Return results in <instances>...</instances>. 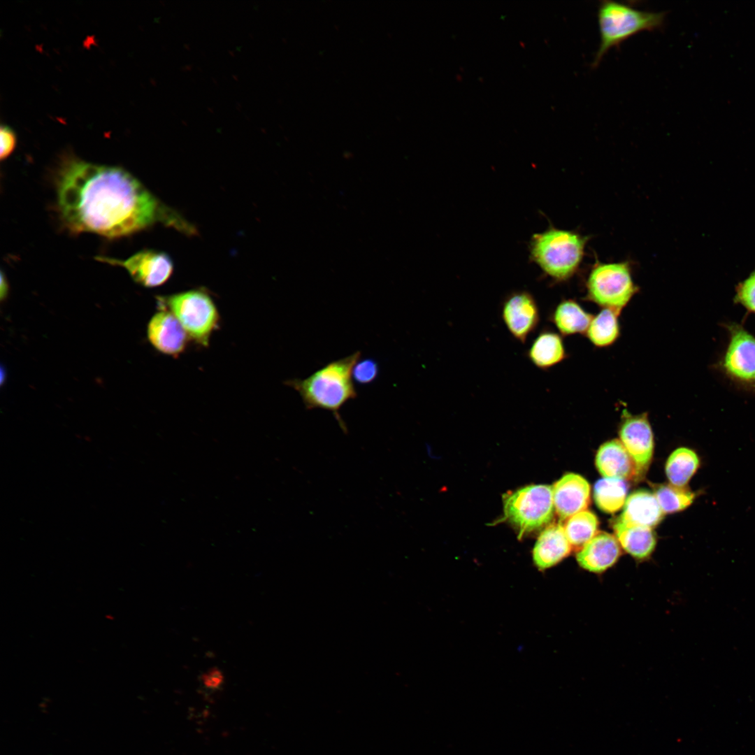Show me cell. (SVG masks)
Returning a JSON list of instances; mask_svg holds the SVG:
<instances>
[{
    "label": "cell",
    "mask_w": 755,
    "mask_h": 755,
    "mask_svg": "<svg viewBox=\"0 0 755 755\" xmlns=\"http://www.w3.org/2000/svg\"><path fill=\"white\" fill-rule=\"evenodd\" d=\"M55 185L59 217L72 233L90 232L114 238L159 222L184 229L181 219L120 167L68 156L57 171Z\"/></svg>",
    "instance_id": "obj_1"
},
{
    "label": "cell",
    "mask_w": 755,
    "mask_h": 755,
    "mask_svg": "<svg viewBox=\"0 0 755 755\" xmlns=\"http://www.w3.org/2000/svg\"><path fill=\"white\" fill-rule=\"evenodd\" d=\"M360 356L359 351L355 352L328 363L306 378L289 380L285 384L299 393L306 409L319 408L331 412L345 431L347 428L340 410L357 396L352 369Z\"/></svg>",
    "instance_id": "obj_2"
},
{
    "label": "cell",
    "mask_w": 755,
    "mask_h": 755,
    "mask_svg": "<svg viewBox=\"0 0 755 755\" xmlns=\"http://www.w3.org/2000/svg\"><path fill=\"white\" fill-rule=\"evenodd\" d=\"M587 240L575 231L550 226L531 236L529 259L554 283L564 282L579 269Z\"/></svg>",
    "instance_id": "obj_3"
},
{
    "label": "cell",
    "mask_w": 755,
    "mask_h": 755,
    "mask_svg": "<svg viewBox=\"0 0 755 755\" xmlns=\"http://www.w3.org/2000/svg\"><path fill=\"white\" fill-rule=\"evenodd\" d=\"M666 12L640 10L625 3L603 0L599 3L597 18L600 44L593 60L596 66L606 52L642 31L660 29Z\"/></svg>",
    "instance_id": "obj_4"
},
{
    "label": "cell",
    "mask_w": 755,
    "mask_h": 755,
    "mask_svg": "<svg viewBox=\"0 0 755 755\" xmlns=\"http://www.w3.org/2000/svg\"><path fill=\"white\" fill-rule=\"evenodd\" d=\"M159 309L171 312L191 340L202 347L209 345L217 330L220 315L213 299L205 290L190 289L157 297Z\"/></svg>",
    "instance_id": "obj_5"
},
{
    "label": "cell",
    "mask_w": 755,
    "mask_h": 755,
    "mask_svg": "<svg viewBox=\"0 0 755 755\" xmlns=\"http://www.w3.org/2000/svg\"><path fill=\"white\" fill-rule=\"evenodd\" d=\"M585 287L586 300L619 315L639 290L626 261L596 262L588 274Z\"/></svg>",
    "instance_id": "obj_6"
},
{
    "label": "cell",
    "mask_w": 755,
    "mask_h": 755,
    "mask_svg": "<svg viewBox=\"0 0 755 755\" xmlns=\"http://www.w3.org/2000/svg\"><path fill=\"white\" fill-rule=\"evenodd\" d=\"M728 336L727 345L714 368L735 386L755 391V336L735 322L723 324Z\"/></svg>",
    "instance_id": "obj_7"
},
{
    "label": "cell",
    "mask_w": 755,
    "mask_h": 755,
    "mask_svg": "<svg viewBox=\"0 0 755 755\" xmlns=\"http://www.w3.org/2000/svg\"><path fill=\"white\" fill-rule=\"evenodd\" d=\"M554 504L552 487L533 484L519 489L504 499V513L519 536L539 529L552 520Z\"/></svg>",
    "instance_id": "obj_8"
},
{
    "label": "cell",
    "mask_w": 755,
    "mask_h": 755,
    "mask_svg": "<svg viewBox=\"0 0 755 755\" xmlns=\"http://www.w3.org/2000/svg\"><path fill=\"white\" fill-rule=\"evenodd\" d=\"M96 259L111 265L124 268L133 280L145 287H156L164 285L172 275L173 264L171 257L163 252L153 250H141L125 260L106 257H96Z\"/></svg>",
    "instance_id": "obj_9"
},
{
    "label": "cell",
    "mask_w": 755,
    "mask_h": 755,
    "mask_svg": "<svg viewBox=\"0 0 755 755\" xmlns=\"http://www.w3.org/2000/svg\"><path fill=\"white\" fill-rule=\"evenodd\" d=\"M501 317L510 336L524 344L539 325L540 312L534 296L526 290L512 291L503 299Z\"/></svg>",
    "instance_id": "obj_10"
},
{
    "label": "cell",
    "mask_w": 755,
    "mask_h": 755,
    "mask_svg": "<svg viewBox=\"0 0 755 755\" xmlns=\"http://www.w3.org/2000/svg\"><path fill=\"white\" fill-rule=\"evenodd\" d=\"M619 436L635 464L636 475H642L650 463L654 450L653 433L647 414L631 415L624 410Z\"/></svg>",
    "instance_id": "obj_11"
},
{
    "label": "cell",
    "mask_w": 755,
    "mask_h": 755,
    "mask_svg": "<svg viewBox=\"0 0 755 755\" xmlns=\"http://www.w3.org/2000/svg\"><path fill=\"white\" fill-rule=\"evenodd\" d=\"M159 310L148 323V340L159 352L178 357L185 352L191 340L183 326L171 312Z\"/></svg>",
    "instance_id": "obj_12"
},
{
    "label": "cell",
    "mask_w": 755,
    "mask_h": 755,
    "mask_svg": "<svg viewBox=\"0 0 755 755\" xmlns=\"http://www.w3.org/2000/svg\"><path fill=\"white\" fill-rule=\"evenodd\" d=\"M620 545L614 535L600 531L576 552L579 566L589 573L601 575L611 568L621 555Z\"/></svg>",
    "instance_id": "obj_13"
},
{
    "label": "cell",
    "mask_w": 755,
    "mask_h": 755,
    "mask_svg": "<svg viewBox=\"0 0 755 755\" xmlns=\"http://www.w3.org/2000/svg\"><path fill=\"white\" fill-rule=\"evenodd\" d=\"M554 508L561 519L585 510L590 501V486L578 474L567 473L552 488Z\"/></svg>",
    "instance_id": "obj_14"
},
{
    "label": "cell",
    "mask_w": 755,
    "mask_h": 755,
    "mask_svg": "<svg viewBox=\"0 0 755 755\" xmlns=\"http://www.w3.org/2000/svg\"><path fill=\"white\" fill-rule=\"evenodd\" d=\"M573 549L561 524L545 528L538 536L533 549L534 564L540 570L549 569L566 558Z\"/></svg>",
    "instance_id": "obj_15"
},
{
    "label": "cell",
    "mask_w": 755,
    "mask_h": 755,
    "mask_svg": "<svg viewBox=\"0 0 755 755\" xmlns=\"http://www.w3.org/2000/svg\"><path fill=\"white\" fill-rule=\"evenodd\" d=\"M664 512L655 495L640 490L633 492L627 498L619 519L628 525L652 529L661 521Z\"/></svg>",
    "instance_id": "obj_16"
},
{
    "label": "cell",
    "mask_w": 755,
    "mask_h": 755,
    "mask_svg": "<svg viewBox=\"0 0 755 755\" xmlns=\"http://www.w3.org/2000/svg\"><path fill=\"white\" fill-rule=\"evenodd\" d=\"M596 465L605 478L626 480L636 475L635 464L622 443L612 440L602 445L596 456Z\"/></svg>",
    "instance_id": "obj_17"
},
{
    "label": "cell",
    "mask_w": 755,
    "mask_h": 755,
    "mask_svg": "<svg viewBox=\"0 0 755 755\" xmlns=\"http://www.w3.org/2000/svg\"><path fill=\"white\" fill-rule=\"evenodd\" d=\"M526 357L534 366L542 371L560 364L567 357L561 335L549 329L540 331L526 350Z\"/></svg>",
    "instance_id": "obj_18"
},
{
    "label": "cell",
    "mask_w": 755,
    "mask_h": 755,
    "mask_svg": "<svg viewBox=\"0 0 755 755\" xmlns=\"http://www.w3.org/2000/svg\"><path fill=\"white\" fill-rule=\"evenodd\" d=\"M614 529L620 547L633 559L644 561L654 551L656 538L652 528L628 525L618 519Z\"/></svg>",
    "instance_id": "obj_19"
},
{
    "label": "cell",
    "mask_w": 755,
    "mask_h": 755,
    "mask_svg": "<svg viewBox=\"0 0 755 755\" xmlns=\"http://www.w3.org/2000/svg\"><path fill=\"white\" fill-rule=\"evenodd\" d=\"M592 317L576 301L563 299L550 312L549 320L561 336H568L584 334Z\"/></svg>",
    "instance_id": "obj_20"
},
{
    "label": "cell",
    "mask_w": 755,
    "mask_h": 755,
    "mask_svg": "<svg viewBox=\"0 0 755 755\" xmlns=\"http://www.w3.org/2000/svg\"><path fill=\"white\" fill-rule=\"evenodd\" d=\"M619 314L610 309H602L593 315L584 333L596 347H607L613 345L620 336Z\"/></svg>",
    "instance_id": "obj_21"
},
{
    "label": "cell",
    "mask_w": 755,
    "mask_h": 755,
    "mask_svg": "<svg viewBox=\"0 0 755 755\" xmlns=\"http://www.w3.org/2000/svg\"><path fill=\"white\" fill-rule=\"evenodd\" d=\"M700 465L698 454L688 447H679L671 453L666 464V475L673 485L686 487Z\"/></svg>",
    "instance_id": "obj_22"
},
{
    "label": "cell",
    "mask_w": 755,
    "mask_h": 755,
    "mask_svg": "<svg viewBox=\"0 0 755 755\" xmlns=\"http://www.w3.org/2000/svg\"><path fill=\"white\" fill-rule=\"evenodd\" d=\"M627 485L624 480L603 477L594 487V498L596 505L603 512L614 513L624 505Z\"/></svg>",
    "instance_id": "obj_23"
},
{
    "label": "cell",
    "mask_w": 755,
    "mask_h": 755,
    "mask_svg": "<svg viewBox=\"0 0 755 755\" xmlns=\"http://www.w3.org/2000/svg\"><path fill=\"white\" fill-rule=\"evenodd\" d=\"M596 516L589 510H583L567 519L564 530L567 538L576 552L589 542L598 532Z\"/></svg>",
    "instance_id": "obj_24"
},
{
    "label": "cell",
    "mask_w": 755,
    "mask_h": 755,
    "mask_svg": "<svg viewBox=\"0 0 755 755\" xmlns=\"http://www.w3.org/2000/svg\"><path fill=\"white\" fill-rule=\"evenodd\" d=\"M654 494L664 513L682 511L689 507L696 497V494L687 487L672 484L661 485Z\"/></svg>",
    "instance_id": "obj_25"
},
{
    "label": "cell",
    "mask_w": 755,
    "mask_h": 755,
    "mask_svg": "<svg viewBox=\"0 0 755 755\" xmlns=\"http://www.w3.org/2000/svg\"><path fill=\"white\" fill-rule=\"evenodd\" d=\"M733 301L749 313L755 314V271L738 283Z\"/></svg>",
    "instance_id": "obj_26"
},
{
    "label": "cell",
    "mask_w": 755,
    "mask_h": 755,
    "mask_svg": "<svg viewBox=\"0 0 755 755\" xmlns=\"http://www.w3.org/2000/svg\"><path fill=\"white\" fill-rule=\"evenodd\" d=\"M379 373V366L373 359L358 360L352 369L353 380L359 384L373 382Z\"/></svg>",
    "instance_id": "obj_27"
},
{
    "label": "cell",
    "mask_w": 755,
    "mask_h": 755,
    "mask_svg": "<svg viewBox=\"0 0 755 755\" xmlns=\"http://www.w3.org/2000/svg\"><path fill=\"white\" fill-rule=\"evenodd\" d=\"M1 149L0 158L1 160L8 158L14 151L17 137L14 131L7 125H1L0 128Z\"/></svg>",
    "instance_id": "obj_28"
},
{
    "label": "cell",
    "mask_w": 755,
    "mask_h": 755,
    "mask_svg": "<svg viewBox=\"0 0 755 755\" xmlns=\"http://www.w3.org/2000/svg\"><path fill=\"white\" fill-rule=\"evenodd\" d=\"M200 680L203 688L210 691H215L222 687L224 676L222 671L214 667L203 673Z\"/></svg>",
    "instance_id": "obj_29"
},
{
    "label": "cell",
    "mask_w": 755,
    "mask_h": 755,
    "mask_svg": "<svg viewBox=\"0 0 755 755\" xmlns=\"http://www.w3.org/2000/svg\"><path fill=\"white\" fill-rule=\"evenodd\" d=\"M8 291V284L7 282V280L6 278V276L1 272V286H0V296H1V300L6 296Z\"/></svg>",
    "instance_id": "obj_30"
}]
</instances>
